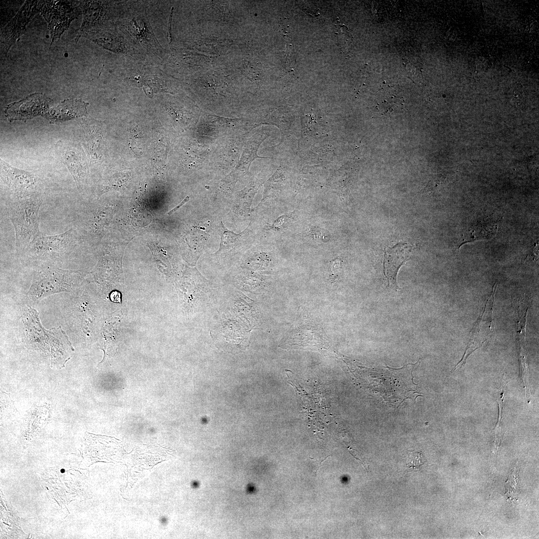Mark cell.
<instances>
[{
	"mask_svg": "<svg viewBox=\"0 0 539 539\" xmlns=\"http://www.w3.org/2000/svg\"><path fill=\"white\" fill-rule=\"evenodd\" d=\"M81 239L74 228L52 236L41 233L19 256L25 264L29 265L42 266L61 262L78 247Z\"/></svg>",
	"mask_w": 539,
	"mask_h": 539,
	"instance_id": "6da1fadb",
	"label": "cell"
},
{
	"mask_svg": "<svg viewBox=\"0 0 539 539\" xmlns=\"http://www.w3.org/2000/svg\"><path fill=\"white\" fill-rule=\"evenodd\" d=\"M116 22L145 58L163 61L164 50L155 36L142 2L130 1L128 7Z\"/></svg>",
	"mask_w": 539,
	"mask_h": 539,
	"instance_id": "7a4b0ae2",
	"label": "cell"
},
{
	"mask_svg": "<svg viewBox=\"0 0 539 539\" xmlns=\"http://www.w3.org/2000/svg\"><path fill=\"white\" fill-rule=\"evenodd\" d=\"M42 201V194H37L14 199L7 205L8 216L15 231V250L18 255L41 233L38 212Z\"/></svg>",
	"mask_w": 539,
	"mask_h": 539,
	"instance_id": "3957f363",
	"label": "cell"
},
{
	"mask_svg": "<svg viewBox=\"0 0 539 539\" xmlns=\"http://www.w3.org/2000/svg\"><path fill=\"white\" fill-rule=\"evenodd\" d=\"M81 271L47 267L35 270L27 295L33 300L60 292H70L78 287L83 281Z\"/></svg>",
	"mask_w": 539,
	"mask_h": 539,
	"instance_id": "277c9868",
	"label": "cell"
},
{
	"mask_svg": "<svg viewBox=\"0 0 539 539\" xmlns=\"http://www.w3.org/2000/svg\"><path fill=\"white\" fill-rule=\"evenodd\" d=\"M97 26L83 32L80 36L86 37L103 48L114 52L130 56L136 60H146L130 37L116 22Z\"/></svg>",
	"mask_w": 539,
	"mask_h": 539,
	"instance_id": "5b68a950",
	"label": "cell"
},
{
	"mask_svg": "<svg viewBox=\"0 0 539 539\" xmlns=\"http://www.w3.org/2000/svg\"><path fill=\"white\" fill-rule=\"evenodd\" d=\"M279 347L286 349L332 350L330 340L323 329L311 320L298 324L288 333Z\"/></svg>",
	"mask_w": 539,
	"mask_h": 539,
	"instance_id": "8992f818",
	"label": "cell"
},
{
	"mask_svg": "<svg viewBox=\"0 0 539 539\" xmlns=\"http://www.w3.org/2000/svg\"><path fill=\"white\" fill-rule=\"evenodd\" d=\"M0 178L14 199L42 194L43 180L37 174L12 167L1 160Z\"/></svg>",
	"mask_w": 539,
	"mask_h": 539,
	"instance_id": "52a82bcc",
	"label": "cell"
},
{
	"mask_svg": "<svg viewBox=\"0 0 539 539\" xmlns=\"http://www.w3.org/2000/svg\"><path fill=\"white\" fill-rule=\"evenodd\" d=\"M129 3L127 1H86L83 7L84 17L80 36L96 25L105 24L107 21L116 22L127 8Z\"/></svg>",
	"mask_w": 539,
	"mask_h": 539,
	"instance_id": "ba28073f",
	"label": "cell"
},
{
	"mask_svg": "<svg viewBox=\"0 0 539 539\" xmlns=\"http://www.w3.org/2000/svg\"><path fill=\"white\" fill-rule=\"evenodd\" d=\"M497 284L494 285L492 294L487 300L483 311L481 313L476 324L473 328L465 352L453 370L461 367L466 364L469 356L475 351L481 347L493 335L494 330L493 306Z\"/></svg>",
	"mask_w": 539,
	"mask_h": 539,
	"instance_id": "9c48e42d",
	"label": "cell"
},
{
	"mask_svg": "<svg viewBox=\"0 0 539 539\" xmlns=\"http://www.w3.org/2000/svg\"><path fill=\"white\" fill-rule=\"evenodd\" d=\"M58 159L66 166L77 189L81 191L86 180L88 168L82 147L78 143L59 141L55 144Z\"/></svg>",
	"mask_w": 539,
	"mask_h": 539,
	"instance_id": "30bf717a",
	"label": "cell"
},
{
	"mask_svg": "<svg viewBox=\"0 0 539 539\" xmlns=\"http://www.w3.org/2000/svg\"><path fill=\"white\" fill-rule=\"evenodd\" d=\"M413 247L407 243H399L387 248L385 252L384 273L389 286L395 290L399 289L397 275L400 268L409 259Z\"/></svg>",
	"mask_w": 539,
	"mask_h": 539,
	"instance_id": "8fae6325",
	"label": "cell"
},
{
	"mask_svg": "<svg viewBox=\"0 0 539 539\" xmlns=\"http://www.w3.org/2000/svg\"><path fill=\"white\" fill-rule=\"evenodd\" d=\"M81 137L89 158L98 161L104 154V143L101 127L94 121L83 119L80 121Z\"/></svg>",
	"mask_w": 539,
	"mask_h": 539,
	"instance_id": "7c38bea8",
	"label": "cell"
},
{
	"mask_svg": "<svg viewBox=\"0 0 539 539\" xmlns=\"http://www.w3.org/2000/svg\"><path fill=\"white\" fill-rule=\"evenodd\" d=\"M36 2L26 1L16 16L5 27L3 36V48L6 53L15 40L25 30L26 24L33 13H34Z\"/></svg>",
	"mask_w": 539,
	"mask_h": 539,
	"instance_id": "4fadbf2b",
	"label": "cell"
},
{
	"mask_svg": "<svg viewBox=\"0 0 539 539\" xmlns=\"http://www.w3.org/2000/svg\"><path fill=\"white\" fill-rule=\"evenodd\" d=\"M269 136L266 132L259 131L249 138L244 145L240 159L232 173L247 174L252 162L256 158H270L261 157L257 154L260 145Z\"/></svg>",
	"mask_w": 539,
	"mask_h": 539,
	"instance_id": "5bb4252c",
	"label": "cell"
},
{
	"mask_svg": "<svg viewBox=\"0 0 539 539\" xmlns=\"http://www.w3.org/2000/svg\"><path fill=\"white\" fill-rule=\"evenodd\" d=\"M50 99L42 94H33L16 103L9 105L5 109V113L10 115L18 113L21 117L35 116L42 113L48 108ZM18 115L17 116H18Z\"/></svg>",
	"mask_w": 539,
	"mask_h": 539,
	"instance_id": "9a60e30c",
	"label": "cell"
},
{
	"mask_svg": "<svg viewBox=\"0 0 539 539\" xmlns=\"http://www.w3.org/2000/svg\"><path fill=\"white\" fill-rule=\"evenodd\" d=\"M88 104L81 99L65 100L60 105L46 113V118L49 121L55 122L82 117L87 114L86 106Z\"/></svg>",
	"mask_w": 539,
	"mask_h": 539,
	"instance_id": "2e32d148",
	"label": "cell"
},
{
	"mask_svg": "<svg viewBox=\"0 0 539 539\" xmlns=\"http://www.w3.org/2000/svg\"><path fill=\"white\" fill-rule=\"evenodd\" d=\"M513 304L517 319L518 339L520 349H527L526 327L528 311L530 305L529 298L524 294L514 299Z\"/></svg>",
	"mask_w": 539,
	"mask_h": 539,
	"instance_id": "e0dca14e",
	"label": "cell"
},
{
	"mask_svg": "<svg viewBox=\"0 0 539 539\" xmlns=\"http://www.w3.org/2000/svg\"><path fill=\"white\" fill-rule=\"evenodd\" d=\"M53 8L52 7L50 11L47 8L46 12L42 11V12L50 14V15L47 14H43V15L45 18H46L49 22V27L51 31V37L52 40L55 38V37H59L61 33L66 29L69 23V20L67 18L69 19V17H71L70 16L64 14V12L61 14L62 11H59V10H56L55 5Z\"/></svg>",
	"mask_w": 539,
	"mask_h": 539,
	"instance_id": "ac0fdd59",
	"label": "cell"
},
{
	"mask_svg": "<svg viewBox=\"0 0 539 539\" xmlns=\"http://www.w3.org/2000/svg\"><path fill=\"white\" fill-rule=\"evenodd\" d=\"M119 325L120 319L116 316H112L105 322L102 331V334L105 340V354L108 349L114 346L116 342V337L118 333V328Z\"/></svg>",
	"mask_w": 539,
	"mask_h": 539,
	"instance_id": "d6986e66",
	"label": "cell"
},
{
	"mask_svg": "<svg viewBox=\"0 0 539 539\" xmlns=\"http://www.w3.org/2000/svg\"><path fill=\"white\" fill-rule=\"evenodd\" d=\"M223 231L221 234V242L220 249L217 253H226L227 252L234 250L237 247L239 246L241 242L242 238L243 237V233L236 234L231 232L223 226Z\"/></svg>",
	"mask_w": 539,
	"mask_h": 539,
	"instance_id": "ffe728a7",
	"label": "cell"
},
{
	"mask_svg": "<svg viewBox=\"0 0 539 539\" xmlns=\"http://www.w3.org/2000/svg\"><path fill=\"white\" fill-rule=\"evenodd\" d=\"M508 383L507 380L505 376H503V379L502 382V384L499 389L498 402L499 406V412L498 417V422L495 428V441L496 443L498 445L500 443V441L502 438V429H503V408L504 404V394H505V387Z\"/></svg>",
	"mask_w": 539,
	"mask_h": 539,
	"instance_id": "44dd1931",
	"label": "cell"
},
{
	"mask_svg": "<svg viewBox=\"0 0 539 539\" xmlns=\"http://www.w3.org/2000/svg\"><path fill=\"white\" fill-rule=\"evenodd\" d=\"M307 234L313 240L318 242L326 243L331 239V234L328 231L315 226H311Z\"/></svg>",
	"mask_w": 539,
	"mask_h": 539,
	"instance_id": "7402d4cb",
	"label": "cell"
},
{
	"mask_svg": "<svg viewBox=\"0 0 539 539\" xmlns=\"http://www.w3.org/2000/svg\"><path fill=\"white\" fill-rule=\"evenodd\" d=\"M424 458L420 452H411L408 454L407 466L409 469L417 468L424 463Z\"/></svg>",
	"mask_w": 539,
	"mask_h": 539,
	"instance_id": "603a6c76",
	"label": "cell"
},
{
	"mask_svg": "<svg viewBox=\"0 0 539 539\" xmlns=\"http://www.w3.org/2000/svg\"><path fill=\"white\" fill-rule=\"evenodd\" d=\"M340 265L341 260L339 258H336L330 261L329 267L330 270V274L332 277H335L339 273L340 270Z\"/></svg>",
	"mask_w": 539,
	"mask_h": 539,
	"instance_id": "cb8c5ba5",
	"label": "cell"
},
{
	"mask_svg": "<svg viewBox=\"0 0 539 539\" xmlns=\"http://www.w3.org/2000/svg\"><path fill=\"white\" fill-rule=\"evenodd\" d=\"M328 457V456L326 457V458L325 459H322L321 461L317 460L316 459H314V458H311V457H309V458L310 459V460H312V461H313V462H312V465H313V470L314 471V472L315 473V474L316 473L317 471L320 468V466L321 465V463L323 461H324L326 458H327Z\"/></svg>",
	"mask_w": 539,
	"mask_h": 539,
	"instance_id": "d4e9b609",
	"label": "cell"
},
{
	"mask_svg": "<svg viewBox=\"0 0 539 539\" xmlns=\"http://www.w3.org/2000/svg\"><path fill=\"white\" fill-rule=\"evenodd\" d=\"M189 200V196H187V197H186V198H185V199H184V200H183V201H182V202H181V203H180V204H179V205H178V206H176V207H175V208H174L173 209H172V210H171L170 211H169V212L168 213V215H171V214H172L173 213H174V212H175V211H177V210H178V209H179V208H180V207H181V206H183V205L184 204H185V203H186V202H188V201Z\"/></svg>",
	"mask_w": 539,
	"mask_h": 539,
	"instance_id": "484cf974",
	"label": "cell"
},
{
	"mask_svg": "<svg viewBox=\"0 0 539 539\" xmlns=\"http://www.w3.org/2000/svg\"><path fill=\"white\" fill-rule=\"evenodd\" d=\"M111 299L116 302H121L120 294L117 291L113 292L111 294Z\"/></svg>",
	"mask_w": 539,
	"mask_h": 539,
	"instance_id": "4316f807",
	"label": "cell"
}]
</instances>
